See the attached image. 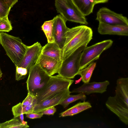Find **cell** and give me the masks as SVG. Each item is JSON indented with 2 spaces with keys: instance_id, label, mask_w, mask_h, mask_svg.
I'll return each mask as SVG.
<instances>
[{
  "instance_id": "f1b7e54d",
  "label": "cell",
  "mask_w": 128,
  "mask_h": 128,
  "mask_svg": "<svg viewBox=\"0 0 128 128\" xmlns=\"http://www.w3.org/2000/svg\"><path fill=\"white\" fill-rule=\"evenodd\" d=\"M8 5L11 8L13 7L18 0H4Z\"/></svg>"
},
{
  "instance_id": "e0dca14e",
  "label": "cell",
  "mask_w": 128,
  "mask_h": 128,
  "mask_svg": "<svg viewBox=\"0 0 128 128\" xmlns=\"http://www.w3.org/2000/svg\"><path fill=\"white\" fill-rule=\"evenodd\" d=\"M92 107L90 103L88 102H80L66 110L60 114L59 117L72 116Z\"/></svg>"
},
{
  "instance_id": "277c9868",
  "label": "cell",
  "mask_w": 128,
  "mask_h": 128,
  "mask_svg": "<svg viewBox=\"0 0 128 128\" xmlns=\"http://www.w3.org/2000/svg\"><path fill=\"white\" fill-rule=\"evenodd\" d=\"M74 82L73 80L64 78L58 74L51 76L47 83L36 96V104L54 94L69 89Z\"/></svg>"
},
{
  "instance_id": "4316f807",
  "label": "cell",
  "mask_w": 128,
  "mask_h": 128,
  "mask_svg": "<svg viewBox=\"0 0 128 128\" xmlns=\"http://www.w3.org/2000/svg\"><path fill=\"white\" fill-rule=\"evenodd\" d=\"M26 117L30 119L40 118L43 116V114L41 113H35L33 112L26 113Z\"/></svg>"
},
{
  "instance_id": "ba28073f",
  "label": "cell",
  "mask_w": 128,
  "mask_h": 128,
  "mask_svg": "<svg viewBox=\"0 0 128 128\" xmlns=\"http://www.w3.org/2000/svg\"><path fill=\"white\" fill-rule=\"evenodd\" d=\"M113 42L111 40H104L88 47L83 50L80 62V70L98 59L104 50L110 48Z\"/></svg>"
},
{
  "instance_id": "7402d4cb",
  "label": "cell",
  "mask_w": 128,
  "mask_h": 128,
  "mask_svg": "<svg viewBox=\"0 0 128 128\" xmlns=\"http://www.w3.org/2000/svg\"><path fill=\"white\" fill-rule=\"evenodd\" d=\"M86 98V96L84 93H80L75 95L70 94L60 104L62 105L64 108H65L70 103L76 100H81L84 101Z\"/></svg>"
},
{
  "instance_id": "6da1fadb",
  "label": "cell",
  "mask_w": 128,
  "mask_h": 128,
  "mask_svg": "<svg viewBox=\"0 0 128 128\" xmlns=\"http://www.w3.org/2000/svg\"><path fill=\"white\" fill-rule=\"evenodd\" d=\"M93 31L90 27L81 25L69 28L62 49V60L68 57L79 47L87 46L92 39Z\"/></svg>"
},
{
  "instance_id": "9a60e30c",
  "label": "cell",
  "mask_w": 128,
  "mask_h": 128,
  "mask_svg": "<svg viewBox=\"0 0 128 128\" xmlns=\"http://www.w3.org/2000/svg\"><path fill=\"white\" fill-rule=\"evenodd\" d=\"M98 31L99 33L102 35L128 36V26L112 25L99 22Z\"/></svg>"
},
{
  "instance_id": "ffe728a7",
  "label": "cell",
  "mask_w": 128,
  "mask_h": 128,
  "mask_svg": "<svg viewBox=\"0 0 128 128\" xmlns=\"http://www.w3.org/2000/svg\"><path fill=\"white\" fill-rule=\"evenodd\" d=\"M53 24L52 19L45 22L41 27L46 37L48 43L54 42L53 34Z\"/></svg>"
},
{
  "instance_id": "9c48e42d",
  "label": "cell",
  "mask_w": 128,
  "mask_h": 128,
  "mask_svg": "<svg viewBox=\"0 0 128 128\" xmlns=\"http://www.w3.org/2000/svg\"><path fill=\"white\" fill-rule=\"evenodd\" d=\"M96 19L99 22L109 24L128 26L126 17L105 7L100 8L98 11Z\"/></svg>"
},
{
  "instance_id": "7c38bea8",
  "label": "cell",
  "mask_w": 128,
  "mask_h": 128,
  "mask_svg": "<svg viewBox=\"0 0 128 128\" xmlns=\"http://www.w3.org/2000/svg\"><path fill=\"white\" fill-rule=\"evenodd\" d=\"M71 93L69 89L53 94L35 106L33 112L40 113L45 110L60 104Z\"/></svg>"
},
{
  "instance_id": "cb8c5ba5",
  "label": "cell",
  "mask_w": 128,
  "mask_h": 128,
  "mask_svg": "<svg viewBox=\"0 0 128 128\" xmlns=\"http://www.w3.org/2000/svg\"><path fill=\"white\" fill-rule=\"evenodd\" d=\"M16 80L17 81L26 78L28 74L27 69L21 67L16 66Z\"/></svg>"
},
{
  "instance_id": "4dcf8cb0",
  "label": "cell",
  "mask_w": 128,
  "mask_h": 128,
  "mask_svg": "<svg viewBox=\"0 0 128 128\" xmlns=\"http://www.w3.org/2000/svg\"><path fill=\"white\" fill-rule=\"evenodd\" d=\"M109 0H94L95 4L99 3L107 2Z\"/></svg>"
},
{
  "instance_id": "f546056e",
  "label": "cell",
  "mask_w": 128,
  "mask_h": 128,
  "mask_svg": "<svg viewBox=\"0 0 128 128\" xmlns=\"http://www.w3.org/2000/svg\"><path fill=\"white\" fill-rule=\"evenodd\" d=\"M20 122L23 124L27 125V122L24 120V114H21L18 117Z\"/></svg>"
},
{
  "instance_id": "5b68a950",
  "label": "cell",
  "mask_w": 128,
  "mask_h": 128,
  "mask_svg": "<svg viewBox=\"0 0 128 128\" xmlns=\"http://www.w3.org/2000/svg\"><path fill=\"white\" fill-rule=\"evenodd\" d=\"M114 96H109L106 103L107 108L125 124H128V95L115 90Z\"/></svg>"
},
{
  "instance_id": "83f0119b",
  "label": "cell",
  "mask_w": 128,
  "mask_h": 128,
  "mask_svg": "<svg viewBox=\"0 0 128 128\" xmlns=\"http://www.w3.org/2000/svg\"><path fill=\"white\" fill-rule=\"evenodd\" d=\"M56 111V108L54 106H53L45 110L42 112L41 113L43 114L53 115H54Z\"/></svg>"
},
{
  "instance_id": "52a82bcc",
  "label": "cell",
  "mask_w": 128,
  "mask_h": 128,
  "mask_svg": "<svg viewBox=\"0 0 128 128\" xmlns=\"http://www.w3.org/2000/svg\"><path fill=\"white\" fill-rule=\"evenodd\" d=\"M86 46H82L62 61L58 74L67 79L73 78L80 70V62L83 50Z\"/></svg>"
},
{
  "instance_id": "8992f818",
  "label": "cell",
  "mask_w": 128,
  "mask_h": 128,
  "mask_svg": "<svg viewBox=\"0 0 128 128\" xmlns=\"http://www.w3.org/2000/svg\"><path fill=\"white\" fill-rule=\"evenodd\" d=\"M55 6L58 13L66 20L86 25L88 24L85 16L72 0H55Z\"/></svg>"
},
{
  "instance_id": "5bb4252c",
  "label": "cell",
  "mask_w": 128,
  "mask_h": 128,
  "mask_svg": "<svg viewBox=\"0 0 128 128\" xmlns=\"http://www.w3.org/2000/svg\"><path fill=\"white\" fill-rule=\"evenodd\" d=\"M109 84V81L107 80L102 82L84 83L80 86L75 88L71 92L82 93L86 94L93 93H102L106 91L107 86Z\"/></svg>"
},
{
  "instance_id": "603a6c76",
  "label": "cell",
  "mask_w": 128,
  "mask_h": 128,
  "mask_svg": "<svg viewBox=\"0 0 128 128\" xmlns=\"http://www.w3.org/2000/svg\"><path fill=\"white\" fill-rule=\"evenodd\" d=\"M12 27L7 16L0 19V32H9L12 30Z\"/></svg>"
},
{
  "instance_id": "2e32d148",
  "label": "cell",
  "mask_w": 128,
  "mask_h": 128,
  "mask_svg": "<svg viewBox=\"0 0 128 128\" xmlns=\"http://www.w3.org/2000/svg\"><path fill=\"white\" fill-rule=\"evenodd\" d=\"M41 54L58 61L62 60V50L55 42L48 43L42 47Z\"/></svg>"
},
{
  "instance_id": "30bf717a",
  "label": "cell",
  "mask_w": 128,
  "mask_h": 128,
  "mask_svg": "<svg viewBox=\"0 0 128 128\" xmlns=\"http://www.w3.org/2000/svg\"><path fill=\"white\" fill-rule=\"evenodd\" d=\"M53 20V34L54 42L62 50L66 33L69 29L66 25L67 21L60 14L54 17Z\"/></svg>"
},
{
  "instance_id": "484cf974",
  "label": "cell",
  "mask_w": 128,
  "mask_h": 128,
  "mask_svg": "<svg viewBox=\"0 0 128 128\" xmlns=\"http://www.w3.org/2000/svg\"><path fill=\"white\" fill-rule=\"evenodd\" d=\"M36 97L33 96L30 94L28 93L27 96L23 101L22 103V106H26L32 103Z\"/></svg>"
},
{
  "instance_id": "d6986e66",
  "label": "cell",
  "mask_w": 128,
  "mask_h": 128,
  "mask_svg": "<svg viewBox=\"0 0 128 128\" xmlns=\"http://www.w3.org/2000/svg\"><path fill=\"white\" fill-rule=\"evenodd\" d=\"M96 64V62H93L89 64L87 67L80 70L78 75L81 76V80L83 82H89Z\"/></svg>"
},
{
  "instance_id": "44dd1931",
  "label": "cell",
  "mask_w": 128,
  "mask_h": 128,
  "mask_svg": "<svg viewBox=\"0 0 128 128\" xmlns=\"http://www.w3.org/2000/svg\"><path fill=\"white\" fill-rule=\"evenodd\" d=\"M18 118L14 117L12 119L0 123V128H26L29 127L28 125L23 124Z\"/></svg>"
},
{
  "instance_id": "1f68e13d",
  "label": "cell",
  "mask_w": 128,
  "mask_h": 128,
  "mask_svg": "<svg viewBox=\"0 0 128 128\" xmlns=\"http://www.w3.org/2000/svg\"><path fill=\"white\" fill-rule=\"evenodd\" d=\"M2 71L0 69V79L2 77Z\"/></svg>"
},
{
  "instance_id": "d4e9b609",
  "label": "cell",
  "mask_w": 128,
  "mask_h": 128,
  "mask_svg": "<svg viewBox=\"0 0 128 128\" xmlns=\"http://www.w3.org/2000/svg\"><path fill=\"white\" fill-rule=\"evenodd\" d=\"M11 8L4 0H0V18L8 16Z\"/></svg>"
},
{
  "instance_id": "3957f363",
  "label": "cell",
  "mask_w": 128,
  "mask_h": 128,
  "mask_svg": "<svg viewBox=\"0 0 128 128\" xmlns=\"http://www.w3.org/2000/svg\"><path fill=\"white\" fill-rule=\"evenodd\" d=\"M26 81L28 93L36 96L47 83L51 76L36 62L30 68Z\"/></svg>"
},
{
  "instance_id": "8fae6325",
  "label": "cell",
  "mask_w": 128,
  "mask_h": 128,
  "mask_svg": "<svg viewBox=\"0 0 128 128\" xmlns=\"http://www.w3.org/2000/svg\"><path fill=\"white\" fill-rule=\"evenodd\" d=\"M42 47L38 42L31 46H28L24 55L16 66L25 68L29 72L30 68L36 62L41 54Z\"/></svg>"
},
{
  "instance_id": "d6a6232c",
  "label": "cell",
  "mask_w": 128,
  "mask_h": 128,
  "mask_svg": "<svg viewBox=\"0 0 128 128\" xmlns=\"http://www.w3.org/2000/svg\"><path fill=\"white\" fill-rule=\"evenodd\" d=\"M1 18H0V19Z\"/></svg>"
},
{
  "instance_id": "4fadbf2b",
  "label": "cell",
  "mask_w": 128,
  "mask_h": 128,
  "mask_svg": "<svg viewBox=\"0 0 128 128\" xmlns=\"http://www.w3.org/2000/svg\"><path fill=\"white\" fill-rule=\"evenodd\" d=\"M62 61H58L53 58L40 54L37 62L43 69L51 76L58 73Z\"/></svg>"
},
{
  "instance_id": "7a4b0ae2",
  "label": "cell",
  "mask_w": 128,
  "mask_h": 128,
  "mask_svg": "<svg viewBox=\"0 0 128 128\" xmlns=\"http://www.w3.org/2000/svg\"><path fill=\"white\" fill-rule=\"evenodd\" d=\"M0 44L6 55L17 66L24 55L28 46L22 42L19 37L3 32H0Z\"/></svg>"
},
{
  "instance_id": "ac0fdd59",
  "label": "cell",
  "mask_w": 128,
  "mask_h": 128,
  "mask_svg": "<svg viewBox=\"0 0 128 128\" xmlns=\"http://www.w3.org/2000/svg\"><path fill=\"white\" fill-rule=\"evenodd\" d=\"M81 12L85 16L93 12L95 4L94 0H72Z\"/></svg>"
}]
</instances>
